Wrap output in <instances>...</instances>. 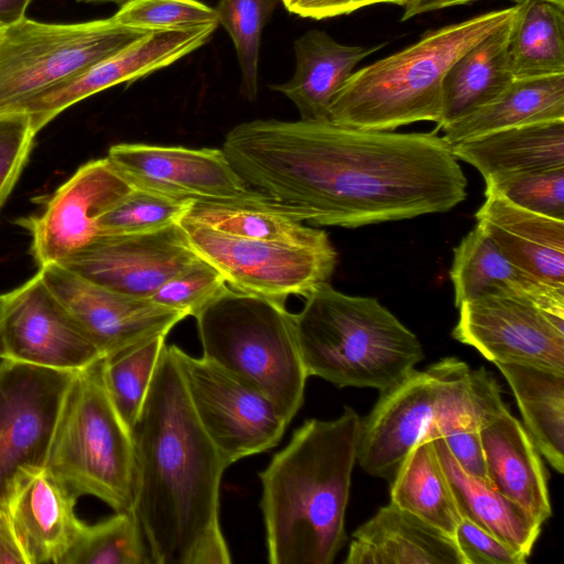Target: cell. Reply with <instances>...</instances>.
<instances>
[{
    "instance_id": "cell-1",
    "label": "cell",
    "mask_w": 564,
    "mask_h": 564,
    "mask_svg": "<svg viewBox=\"0 0 564 564\" xmlns=\"http://www.w3.org/2000/svg\"><path fill=\"white\" fill-rule=\"evenodd\" d=\"M223 151L249 187L311 225L357 228L411 219L446 213L467 196V178L436 130L256 119L235 126Z\"/></svg>"
},
{
    "instance_id": "cell-2",
    "label": "cell",
    "mask_w": 564,
    "mask_h": 564,
    "mask_svg": "<svg viewBox=\"0 0 564 564\" xmlns=\"http://www.w3.org/2000/svg\"><path fill=\"white\" fill-rule=\"evenodd\" d=\"M133 511L154 564H229L219 489L229 467L188 399L173 345L163 347L131 427Z\"/></svg>"
},
{
    "instance_id": "cell-3",
    "label": "cell",
    "mask_w": 564,
    "mask_h": 564,
    "mask_svg": "<svg viewBox=\"0 0 564 564\" xmlns=\"http://www.w3.org/2000/svg\"><path fill=\"white\" fill-rule=\"evenodd\" d=\"M361 417L306 420L260 473L268 562L330 564L346 542L345 514Z\"/></svg>"
},
{
    "instance_id": "cell-4",
    "label": "cell",
    "mask_w": 564,
    "mask_h": 564,
    "mask_svg": "<svg viewBox=\"0 0 564 564\" xmlns=\"http://www.w3.org/2000/svg\"><path fill=\"white\" fill-rule=\"evenodd\" d=\"M514 11L516 4L430 30L403 50L355 70L335 95L328 120L377 131L419 121L437 124L449 67L506 24Z\"/></svg>"
},
{
    "instance_id": "cell-5",
    "label": "cell",
    "mask_w": 564,
    "mask_h": 564,
    "mask_svg": "<svg viewBox=\"0 0 564 564\" xmlns=\"http://www.w3.org/2000/svg\"><path fill=\"white\" fill-rule=\"evenodd\" d=\"M506 408L498 381L484 367L471 370L456 357L443 358L380 392L361 419L357 462L371 476L391 478L422 440L454 426L480 427Z\"/></svg>"
},
{
    "instance_id": "cell-6",
    "label": "cell",
    "mask_w": 564,
    "mask_h": 564,
    "mask_svg": "<svg viewBox=\"0 0 564 564\" xmlns=\"http://www.w3.org/2000/svg\"><path fill=\"white\" fill-rule=\"evenodd\" d=\"M294 323L307 376L338 388L384 391L424 358L416 335L377 299L348 295L329 283L305 297Z\"/></svg>"
},
{
    "instance_id": "cell-7",
    "label": "cell",
    "mask_w": 564,
    "mask_h": 564,
    "mask_svg": "<svg viewBox=\"0 0 564 564\" xmlns=\"http://www.w3.org/2000/svg\"><path fill=\"white\" fill-rule=\"evenodd\" d=\"M195 318L203 358L263 393L291 422L308 376L285 304L229 288Z\"/></svg>"
},
{
    "instance_id": "cell-8",
    "label": "cell",
    "mask_w": 564,
    "mask_h": 564,
    "mask_svg": "<svg viewBox=\"0 0 564 564\" xmlns=\"http://www.w3.org/2000/svg\"><path fill=\"white\" fill-rule=\"evenodd\" d=\"M45 468L77 497H95L115 512L133 511V440L107 391L104 357L74 373Z\"/></svg>"
},
{
    "instance_id": "cell-9",
    "label": "cell",
    "mask_w": 564,
    "mask_h": 564,
    "mask_svg": "<svg viewBox=\"0 0 564 564\" xmlns=\"http://www.w3.org/2000/svg\"><path fill=\"white\" fill-rule=\"evenodd\" d=\"M154 30L110 17L80 23L23 18L0 31V113L77 76Z\"/></svg>"
},
{
    "instance_id": "cell-10",
    "label": "cell",
    "mask_w": 564,
    "mask_h": 564,
    "mask_svg": "<svg viewBox=\"0 0 564 564\" xmlns=\"http://www.w3.org/2000/svg\"><path fill=\"white\" fill-rule=\"evenodd\" d=\"M195 253L219 271L235 291L285 304L329 283L338 254L333 243L300 247L226 235L178 221Z\"/></svg>"
},
{
    "instance_id": "cell-11",
    "label": "cell",
    "mask_w": 564,
    "mask_h": 564,
    "mask_svg": "<svg viewBox=\"0 0 564 564\" xmlns=\"http://www.w3.org/2000/svg\"><path fill=\"white\" fill-rule=\"evenodd\" d=\"M173 351L192 408L228 466L279 444L290 422L269 398L203 357Z\"/></svg>"
},
{
    "instance_id": "cell-12",
    "label": "cell",
    "mask_w": 564,
    "mask_h": 564,
    "mask_svg": "<svg viewBox=\"0 0 564 564\" xmlns=\"http://www.w3.org/2000/svg\"><path fill=\"white\" fill-rule=\"evenodd\" d=\"M74 373L0 359V512L15 478L45 467Z\"/></svg>"
},
{
    "instance_id": "cell-13",
    "label": "cell",
    "mask_w": 564,
    "mask_h": 564,
    "mask_svg": "<svg viewBox=\"0 0 564 564\" xmlns=\"http://www.w3.org/2000/svg\"><path fill=\"white\" fill-rule=\"evenodd\" d=\"M452 337L490 362L564 373V316L510 295L487 294L460 304Z\"/></svg>"
},
{
    "instance_id": "cell-14",
    "label": "cell",
    "mask_w": 564,
    "mask_h": 564,
    "mask_svg": "<svg viewBox=\"0 0 564 564\" xmlns=\"http://www.w3.org/2000/svg\"><path fill=\"white\" fill-rule=\"evenodd\" d=\"M1 359L76 372L104 357L40 272L2 294Z\"/></svg>"
},
{
    "instance_id": "cell-15",
    "label": "cell",
    "mask_w": 564,
    "mask_h": 564,
    "mask_svg": "<svg viewBox=\"0 0 564 564\" xmlns=\"http://www.w3.org/2000/svg\"><path fill=\"white\" fill-rule=\"evenodd\" d=\"M131 188L108 158L78 167L48 197L40 215L24 220L39 268L62 263L91 245L100 236V218Z\"/></svg>"
},
{
    "instance_id": "cell-16",
    "label": "cell",
    "mask_w": 564,
    "mask_h": 564,
    "mask_svg": "<svg viewBox=\"0 0 564 564\" xmlns=\"http://www.w3.org/2000/svg\"><path fill=\"white\" fill-rule=\"evenodd\" d=\"M39 272L80 329L107 356L158 335L187 317L183 312L129 296L54 263Z\"/></svg>"
},
{
    "instance_id": "cell-17",
    "label": "cell",
    "mask_w": 564,
    "mask_h": 564,
    "mask_svg": "<svg viewBox=\"0 0 564 564\" xmlns=\"http://www.w3.org/2000/svg\"><path fill=\"white\" fill-rule=\"evenodd\" d=\"M197 259L176 223L144 234L100 236L58 264L112 291L150 299L166 280Z\"/></svg>"
},
{
    "instance_id": "cell-18",
    "label": "cell",
    "mask_w": 564,
    "mask_h": 564,
    "mask_svg": "<svg viewBox=\"0 0 564 564\" xmlns=\"http://www.w3.org/2000/svg\"><path fill=\"white\" fill-rule=\"evenodd\" d=\"M107 158L134 188L191 200H227L251 188L223 149L118 143Z\"/></svg>"
},
{
    "instance_id": "cell-19",
    "label": "cell",
    "mask_w": 564,
    "mask_h": 564,
    "mask_svg": "<svg viewBox=\"0 0 564 564\" xmlns=\"http://www.w3.org/2000/svg\"><path fill=\"white\" fill-rule=\"evenodd\" d=\"M217 23L154 30L77 76L37 95L18 111L30 116L37 133L74 104L121 83L164 68L206 44Z\"/></svg>"
},
{
    "instance_id": "cell-20",
    "label": "cell",
    "mask_w": 564,
    "mask_h": 564,
    "mask_svg": "<svg viewBox=\"0 0 564 564\" xmlns=\"http://www.w3.org/2000/svg\"><path fill=\"white\" fill-rule=\"evenodd\" d=\"M77 496L45 467L22 471L6 506L26 564H62L86 528Z\"/></svg>"
},
{
    "instance_id": "cell-21",
    "label": "cell",
    "mask_w": 564,
    "mask_h": 564,
    "mask_svg": "<svg viewBox=\"0 0 564 564\" xmlns=\"http://www.w3.org/2000/svg\"><path fill=\"white\" fill-rule=\"evenodd\" d=\"M485 196L475 214L477 226L514 265L564 291V220L523 209L496 193Z\"/></svg>"
},
{
    "instance_id": "cell-22",
    "label": "cell",
    "mask_w": 564,
    "mask_h": 564,
    "mask_svg": "<svg viewBox=\"0 0 564 564\" xmlns=\"http://www.w3.org/2000/svg\"><path fill=\"white\" fill-rule=\"evenodd\" d=\"M490 485L540 524L552 516L547 473L523 424L503 409L479 427Z\"/></svg>"
},
{
    "instance_id": "cell-23",
    "label": "cell",
    "mask_w": 564,
    "mask_h": 564,
    "mask_svg": "<svg viewBox=\"0 0 564 564\" xmlns=\"http://www.w3.org/2000/svg\"><path fill=\"white\" fill-rule=\"evenodd\" d=\"M449 278L457 308L464 302L487 294H503L529 300L564 316V291L539 281L510 262L477 225L453 248Z\"/></svg>"
},
{
    "instance_id": "cell-24",
    "label": "cell",
    "mask_w": 564,
    "mask_h": 564,
    "mask_svg": "<svg viewBox=\"0 0 564 564\" xmlns=\"http://www.w3.org/2000/svg\"><path fill=\"white\" fill-rule=\"evenodd\" d=\"M345 564H464L454 539L392 501L354 533Z\"/></svg>"
},
{
    "instance_id": "cell-25",
    "label": "cell",
    "mask_w": 564,
    "mask_h": 564,
    "mask_svg": "<svg viewBox=\"0 0 564 564\" xmlns=\"http://www.w3.org/2000/svg\"><path fill=\"white\" fill-rule=\"evenodd\" d=\"M383 45H346L324 31L310 30L294 42L293 76L289 82L270 88L289 98L301 119L328 120L329 106L355 67Z\"/></svg>"
},
{
    "instance_id": "cell-26",
    "label": "cell",
    "mask_w": 564,
    "mask_h": 564,
    "mask_svg": "<svg viewBox=\"0 0 564 564\" xmlns=\"http://www.w3.org/2000/svg\"><path fill=\"white\" fill-rule=\"evenodd\" d=\"M181 220L247 239L300 247L332 245L326 231L305 225L296 210L254 189L235 199L195 200Z\"/></svg>"
},
{
    "instance_id": "cell-27",
    "label": "cell",
    "mask_w": 564,
    "mask_h": 564,
    "mask_svg": "<svg viewBox=\"0 0 564 564\" xmlns=\"http://www.w3.org/2000/svg\"><path fill=\"white\" fill-rule=\"evenodd\" d=\"M456 160L474 166L485 183L564 167V120L490 132L451 147Z\"/></svg>"
},
{
    "instance_id": "cell-28",
    "label": "cell",
    "mask_w": 564,
    "mask_h": 564,
    "mask_svg": "<svg viewBox=\"0 0 564 564\" xmlns=\"http://www.w3.org/2000/svg\"><path fill=\"white\" fill-rule=\"evenodd\" d=\"M511 19L449 67L443 80L442 113L436 130L489 104L516 79L508 52Z\"/></svg>"
},
{
    "instance_id": "cell-29",
    "label": "cell",
    "mask_w": 564,
    "mask_h": 564,
    "mask_svg": "<svg viewBox=\"0 0 564 564\" xmlns=\"http://www.w3.org/2000/svg\"><path fill=\"white\" fill-rule=\"evenodd\" d=\"M564 120V74L516 78L497 98L445 127L443 139L457 143L512 127Z\"/></svg>"
},
{
    "instance_id": "cell-30",
    "label": "cell",
    "mask_w": 564,
    "mask_h": 564,
    "mask_svg": "<svg viewBox=\"0 0 564 564\" xmlns=\"http://www.w3.org/2000/svg\"><path fill=\"white\" fill-rule=\"evenodd\" d=\"M433 441L462 518L529 557L542 524L491 485L468 475L442 437Z\"/></svg>"
},
{
    "instance_id": "cell-31",
    "label": "cell",
    "mask_w": 564,
    "mask_h": 564,
    "mask_svg": "<svg viewBox=\"0 0 564 564\" xmlns=\"http://www.w3.org/2000/svg\"><path fill=\"white\" fill-rule=\"evenodd\" d=\"M509 383L523 426L540 454L564 471V373L517 364L496 365Z\"/></svg>"
},
{
    "instance_id": "cell-32",
    "label": "cell",
    "mask_w": 564,
    "mask_h": 564,
    "mask_svg": "<svg viewBox=\"0 0 564 564\" xmlns=\"http://www.w3.org/2000/svg\"><path fill=\"white\" fill-rule=\"evenodd\" d=\"M391 478L393 503L453 538L463 518L432 438L419 442Z\"/></svg>"
},
{
    "instance_id": "cell-33",
    "label": "cell",
    "mask_w": 564,
    "mask_h": 564,
    "mask_svg": "<svg viewBox=\"0 0 564 564\" xmlns=\"http://www.w3.org/2000/svg\"><path fill=\"white\" fill-rule=\"evenodd\" d=\"M508 52L514 78L564 74V7L545 0L517 2Z\"/></svg>"
},
{
    "instance_id": "cell-34",
    "label": "cell",
    "mask_w": 564,
    "mask_h": 564,
    "mask_svg": "<svg viewBox=\"0 0 564 564\" xmlns=\"http://www.w3.org/2000/svg\"><path fill=\"white\" fill-rule=\"evenodd\" d=\"M165 338L158 335L104 356L107 391L130 430L145 400Z\"/></svg>"
},
{
    "instance_id": "cell-35",
    "label": "cell",
    "mask_w": 564,
    "mask_h": 564,
    "mask_svg": "<svg viewBox=\"0 0 564 564\" xmlns=\"http://www.w3.org/2000/svg\"><path fill=\"white\" fill-rule=\"evenodd\" d=\"M142 529L134 511L86 524L62 564H151Z\"/></svg>"
},
{
    "instance_id": "cell-36",
    "label": "cell",
    "mask_w": 564,
    "mask_h": 564,
    "mask_svg": "<svg viewBox=\"0 0 564 564\" xmlns=\"http://www.w3.org/2000/svg\"><path fill=\"white\" fill-rule=\"evenodd\" d=\"M281 0H219L217 22L229 34L240 68V93L252 101L258 95L262 31Z\"/></svg>"
},
{
    "instance_id": "cell-37",
    "label": "cell",
    "mask_w": 564,
    "mask_h": 564,
    "mask_svg": "<svg viewBox=\"0 0 564 564\" xmlns=\"http://www.w3.org/2000/svg\"><path fill=\"white\" fill-rule=\"evenodd\" d=\"M193 202L132 187L100 218L99 235H137L162 229L178 223Z\"/></svg>"
},
{
    "instance_id": "cell-38",
    "label": "cell",
    "mask_w": 564,
    "mask_h": 564,
    "mask_svg": "<svg viewBox=\"0 0 564 564\" xmlns=\"http://www.w3.org/2000/svg\"><path fill=\"white\" fill-rule=\"evenodd\" d=\"M228 290L219 271L199 258L166 280L150 300L196 317Z\"/></svg>"
},
{
    "instance_id": "cell-39",
    "label": "cell",
    "mask_w": 564,
    "mask_h": 564,
    "mask_svg": "<svg viewBox=\"0 0 564 564\" xmlns=\"http://www.w3.org/2000/svg\"><path fill=\"white\" fill-rule=\"evenodd\" d=\"M496 193L529 212L564 220V167L534 171L486 183Z\"/></svg>"
},
{
    "instance_id": "cell-40",
    "label": "cell",
    "mask_w": 564,
    "mask_h": 564,
    "mask_svg": "<svg viewBox=\"0 0 564 564\" xmlns=\"http://www.w3.org/2000/svg\"><path fill=\"white\" fill-rule=\"evenodd\" d=\"M111 18L121 25L150 30L218 24L215 8L199 0H130Z\"/></svg>"
},
{
    "instance_id": "cell-41",
    "label": "cell",
    "mask_w": 564,
    "mask_h": 564,
    "mask_svg": "<svg viewBox=\"0 0 564 564\" xmlns=\"http://www.w3.org/2000/svg\"><path fill=\"white\" fill-rule=\"evenodd\" d=\"M35 135L28 113H0V212L26 165Z\"/></svg>"
},
{
    "instance_id": "cell-42",
    "label": "cell",
    "mask_w": 564,
    "mask_h": 564,
    "mask_svg": "<svg viewBox=\"0 0 564 564\" xmlns=\"http://www.w3.org/2000/svg\"><path fill=\"white\" fill-rule=\"evenodd\" d=\"M453 539L464 564H524L528 556L463 518Z\"/></svg>"
},
{
    "instance_id": "cell-43",
    "label": "cell",
    "mask_w": 564,
    "mask_h": 564,
    "mask_svg": "<svg viewBox=\"0 0 564 564\" xmlns=\"http://www.w3.org/2000/svg\"><path fill=\"white\" fill-rule=\"evenodd\" d=\"M438 437L443 438L454 459L468 475L490 485L479 427L454 426L443 431Z\"/></svg>"
},
{
    "instance_id": "cell-44",
    "label": "cell",
    "mask_w": 564,
    "mask_h": 564,
    "mask_svg": "<svg viewBox=\"0 0 564 564\" xmlns=\"http://www.w3.org/2000/svg\"><path fill=\"white\" fill-rule=\"evenodd\" d=\"M408 0H326L314 8L306 18L323 20L341 14H349L368 6L392 3L403 6Z\"/></svg>"
},
{
    "instance_id": "cell-45",
    "label": "cell",
    "mask_w": 564,
    "mask_h": 564,
    "mask_svg": "<svg viewBox=\"0 0 564 564\" xmlns=\"http://www.w3.org/2000/svg\"><path fill=\"white\" fill-rule=\"evenodd\" d=\"M0 564H26L7 512H0Z\"/></svg>"
},
{
    "instance_id": "cell-46",
    "label": "cell",
    "mask_w": 564,
    "mask_h": 564,
    "mask_svg": "<svg viewBox=\"0 0 564 564\" xmlns=\"http://www.w3.org/2000/svg\"><path fill=\"white\" fill-rule=\"evenodd\" d=\"M477 0H408L403 7L402 21L445 8L470 3Z\"/></svg>"
},
{
    "instance_id": "cell-47",
    "label": "cell",
    "mask_w": 564,
    "mask_h": 564,
    "mask_svg": "<svg viewBox=\"0 0 564 564\" xmlns=\"http://www.w3.org/2000/svg\"><path fill=\"white\" fill-rule=\"evenodd\" d=\"M32 0H0V28L13 24L25 18Z\"/></svg>"
},
{
    "instance_id": "cell-48",
    "label": "cell",
    "mask_w": 564,
    "mask_h": 564,
    "mask_svg": "<svg viewBox=\"0 0 564 564\" xmlns=\"http://www.w3.org/2000/svg\"><path fill=\"white\" fill-rule=\"evenodd\" d=\"M326 0H301L292 9L291 13L297 14L302 18H306L307 14L317 6L325 2Z\"/></svg>"
},
{
    "instance_id": "cell-49",
    "label": "cell",
    "mask_w": 564,
    "mask_h": 564,
    "mask_svg": "<svg viewBox=\"0 0 564 564\" xmlns=\"http://www.w3.org/2000/svg\"><path fill=\"white\" fill-rule=\"evenodd\" d=\"M78 1H85V2H113L117 4H123L130 0H78Z\"/></svg>"
},
{
    "instance_id": "cell-50",
    "label": "cell",
    "mask_w": 564,
    "mask_h": 564,
    "mask_svg": "<svg viewBox=\"0 0 564 564\" xmlns=\"http://www.w3.org/2000/svg\"><path fill=\"white\" fill-rule=\"evenodd\" d=\"M285 9L290 12L291 9L299 3L301 0H281Z\"/></svg>"
},
{
    "instance_id": "cell-51",
    "label": "cell",
    "mask_w": 564,
    "mask_h": 564,
    "mask_svg": "<svg viewBox=\"0 0 564 564\" xmlns=\"http://www.w3.org/2000/svg\"><path fill=\"white\" fill-rule=\"evenodd\" d=\"M512 1L519 2V1H522V0H512ZM545 1L555 3V4L561 6V7H564V0H545Z\"/></svg>"
},
{
    "instance_id": "cell-52",
    "label": "cell",
    "mask_w": 564,
    "mask_h": 564,
    "mask_svg": "<svg viewBox=\"0 0 564 564\" xmlns=\"http://www.w3.org/2000/svg\"><path fill=\"white\" fill-rule=\"evenodd\" d=\"M1 317H2V295H0V330H1ZM0 359H1V341H0Z\"/></svg>"
},
{
    "instance_id": "cell-53",
    "label": "cell",
    "mask_w": 564,
    "mask_h": 564,
    "mask_svg": "<svg viewBox=\"0 0 564 564\" xmlns=\"http://www.w3.org/2000/svg\"><path fill=\"white\" fill-rule=\"evenodd\" d=\"M2 28H0V31H1Z\"/></svg>"
}]
</instances>
